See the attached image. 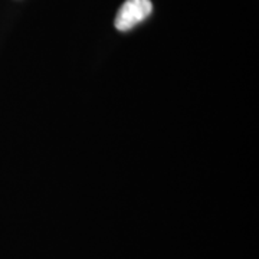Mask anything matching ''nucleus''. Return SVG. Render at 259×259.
<instances>
[{
  "mask_svg": "<svg viewBox=\"0 0 259 259\" xmlns=\"http://www.w3.org/2000/svg\"><path fill=\"white\" fill-rule=\"evenodd\" d=\"M151 12L153 5L150 0H127L115 16V28L121 32H127L147 19Z\"/></svg>",
  "mask_w": 259,
  "mask_h": 259,
  "instance_id": "nucleus-1",
  "label": "nucleus"
}]
</instances>
